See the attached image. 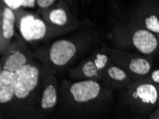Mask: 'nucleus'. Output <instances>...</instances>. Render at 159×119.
<instances>
[{
  "label": "nucleus",
  "mask_w": 159,
  "mask_h": 119,
  "mask_svg": "<svg viewBox=\"0 0 159 119\" xmlns=\"http://www.w3.org/2000/svg\"><path fill=\"white\" fill-rule=\"evenodd\" d=\"M119 49L152 56L159 48V39L151 31L129 21L120 22L108 34Z\"/></svg>",
  "instance_id": "nucleus-1"
},
{
  "label": "nucleus",
  "mask_w": 159,
  "mask_h": 119,
  "mask_svg": "<svg viewBox=\"0 0 159 119\" xmlns=\"http://www.w3.org/2000/svg\"><path fill=\"white\" fill-rule=\"evenodd\" d=\"M15 14L16 26L25 42H40L58 34L39 13L20 10Z\"/></svg>",
  "instance_id": "nucleus-2"
},
{
  "label": "nucleus",
  "mask_w": 159,
  "mask_h": 119,
  "mask_svg": "<svg viewBox=\"0 0 159 119\" xmlns=\"http://www.w3.org/2000/svg\"><path fill=\"white\" fill-rule=\"evenodd\" d=\"M103 46L109 53L114 64L126 72L134 81L143 79L152 70V56L126 52L119 48H111L106 45Z\"/></svg>",
  "instance_id": "nucleus-3"
},
{
  "label": "nucleus",
  "mask_w": 159,
  "mask_h": 119,
  "mask_svg": "<svg viewBox=\"0 0 159 119\" xmlns=\"http://www.w3.org/2000/svg\"><path fill=\"white\" fill-rule=\"evenodd\" d=\"M126 97L132 110L147 113L159 106V86L135 81L126 88Z\"/></svg>",
  "instance_id": "nucleus-4"
},
{
  "label": "nucleus",
  "mask_w": 159,
  "mask_h": 119,
  "mask_svg": "<svg viewBox=\"0 0 159 119\" xmlns=\"http://www.w3.org/2000/svg\"><path fill=\"white\" fill-rule=\"evenodd\" d=\"M77 45L73 41L62 39L54 42L47 50L34 54V57L42 61L53 71L66 66L77 53Z\"/></svg>",
  "instance_id": "nucleus-5"
},
{
  "label": "nucleus",
  "mask_w": 159,
  "mask_h": 119,
  "mask_svg": "<svg viewBox=\"0 0 159 119\" xmlns=\"http://www.w3.org/2000/svg\"><path fill=\"white\" fill-rule=\"evenodd\" d=\"M43 68L36 58L15 73L14 97L23 100L29 97L39 83Z\"/></svg>",
  "instance_id": "nucleus-6"
},
{
  "label": "nucleus",
  "mask_w": 159,
  "mask_h": 119,
  "mask_svg": "<svg viewBox=\"0 0 159 119\" xmlns=\"http://www.w3.org/2000/svg\"><path fill=\"white\" fill-rule=\"evenodd\" d=\"M38 13L58 34L73 30L78 26L70 9L64 2H59L52 8L46 11H38Z\"/></svg>",
  "instance_id": "nucleus-7"
},
{
  "label": "nucleus",
  "mask_w": 159,
  "mask_h": 119,
  "mask_svg": "<svg viewBox=\"0 0 159 119\" xmlns=\"http://www.w3.org/2000/svg\"><path fill=\"white\" fill-rule=\"evenodd\" d=\"M34 54L21 36H16L5 54L2 56L1 69L16 73L34 59Z\"/></svg>",
  "instance_id": "nucleus-8"
},
{
  "label": "nucleus",
  "mask_w": 159,
  "mask_h": 119,
  "mask_svg": "<svg viewBox=\"0 0 159 119\" xmlns=\"http://www.w3.org/2000/svg\"><path fill=\"white\" fill-rule=\"evenodd\" d=\"M158 6V2H142L130 14L128 21L151 31L159 39Z\"/></svg>",
  "instance_id": "nucleus-9"
},
{
  "label": "nucleus",
  "mask_w": 159,
  "mask_h": 119,
  "mask_svg": "<svg viewBox=\"0 0 159 119\" xmlns=\"http://www.w3.org/2000/svg\"><path fill=\"white\" fill-rule=\"evenodd\" d=\"M102 94V86L93 80H81L69 87V95L71 101L77 104H84L95 101Z\"/></svg>",
  "instance_id": "nucleus-10"
},
{
  "label": "nucleus",
  "mask_w": 159,
  "mask_h": 119,
  "mask_svg": "<svg viewBox=\"0 0 159 119\" xmlns=\"http://www.w3.org/2000/svg\"><path fill=\"white\" fill-rule=\"evenodd\" d=\"M16 14L1 2L0 53L4 55L10 47L16 35Z\"/></svg>",
  "instance_id": "nucleus-11"
},
{
  "label": "nucleus",
  "mask_w": 159,
  "mask_h": 119,
  "mask_svg": "<svg viewBox=\"0 0 159 119\" xmlns=\"http://www.w3.org/2000/svg\"><path fill=\"white\" fill-rule=\"evenodd\" d=\"M43 71L45 79L44 89L41 98V108L44 111H48L52 109L57 103V81L55 72L53 71L47 64H43Z\"/></svg>",
  "instance_id": "nucleus-12"
},
{
  "label": "nucleus",
  "mask_w": 159,
  "mask_h": 119,
  "mask_svg": "<svg viewBox=\"0 0 159 119\" xmlns=\"http://www.w3.org/2000/svg\"><path fill=\"white\" fill-rule=\"evenodd\" d=\"M102 80L108 88L112 89H126L134 82V80L126 72L113 62L106 68Z\"/></svg>",
  "instance_id": "nucleus-13"
},
{
  "label": "nucleus",
  "mask_w": 159,
  "mask_h": 119,
  "mask_svg": "<svg viewBox=\"0 0 159 119\" xmlns=\"http://www.w3.org/2000/svg\"><path fill=\"white\" fill-rule=\"evenodd\" d=\"M74 79L81 80H93L99 81L102 79V74L98 71L91 57L84 61L69 71Z\"/></svg>",
  "instance_id": "nucleus-14"
},
{
  "label": "nucleus",
  "mask_w": 159,
  "mask_h": 119,
  "mask_svg": "<svg viewBox=\"0 0 159 119\" xmlns=\"http://www.w3.org/2000/svg\"><path fill=\"white\" fill-rule=\"evenodd\" d=\"M15 73L0 69V102L5 104L14 98Z\"/></svg>",
  "instance_id": "nucleus-15"
},
{
  "label": "nucleus",
  "mask_w": 159,
  "mask_h": 119,
  "mask_svg": "<svg viewBox=\"0 0 159 119\" xmlns=\"http://www.w3.org/2000/svg\"><path fill=\"white\" fill-rule=\"evenodd\" d=\"M1 2L15 12L27 9H35L37 7L36 0H4Z\"/></svg>",
  "instance_id": "nucleus-16"
},
{
  "label": "nucleus",
  "mask_w": 159,
  "mask_h": 119,
  "mask_svg": "<svg viewBox=\"0 0 159 119\" xmlns=\"http://www.w3.org/2000/svg\"><path fill=\"white\" fill-rule=\"evenodd\" d=\"M91 58H92L93 62H94L98 70L102 73V75L106 68L112 62L109 53H108V51L105 48H103V50L102 51V52H95L94 54L91 56Z\"/></svg>",
  "instance_id": "nucleus-17"
},
{
  "label": "nucleus",
  "mask_w": 159,
  "mask_h": 119,
  "mask_svg": "<svg viewBox=\"0 0 159 119\" xmlns=\"http://www.w3.org/2000/svg\"><path fill=\"white\" fill-rule=\"evenodd\" d=\"M139 81H141L146 83L152 84L159 86V69H152L149 72V74L146 76L143 79Z\"/></svg>",
  "instance_id": "nucleus-18"
},
{
  "label": "nucleus",
  "mask_w": 159,
  "mask_h": 119,
  "mask_svg": "<svg viewBox=\"0 0 159 119\" xmlns=\"http://www.w3.org/2000/svg\"><path fill=\"white\" fill-rule=\"evenodd\" d=\"M58 3L55 0H37V6L39 11H46L52 8Z\"/></svg>",
  "instance_id": "nucleus-19"
},
{
  "label": "nucleus",
  "mask_w": 159,
  "mask_h": 119,
  "mask_svg": "<svg viewBox=\"0 0 159 119\" xmlns=\"http://www.w3.org/2000/svg\"><path fill=\"white\" fill-rule=\"evenodd\" d=\"M149 119H159V106L156 110L151 114Z\"/></svg>",
  "instance_id": "nucleus-20"
},
{
  "label": "nucleus",
  "mask_w": 159,
  "mask_h": 119,
  "mask_svg": "<svg viewBox=\"0 0 159 119\" xmlns=\"http://www.w3.org/2000/svg\"><path fill=\"white\" fill-rule=\"evenodd\" d=\"M158 16H159V6H158Z\"/></svg>",
  "instance_id": "nucleus-21"
},
{
  "label": "nucleus",
  "mask_w": 159,
  "mask_h": 119,
  "mask_svg": "<svg viewBox=\"0 0 159 119\" xmlns=\"http://www.w3.org/2000/svg\"><path fill=\"white\" fill-rule=\"evenodd\" d=\"M135 119H136V118H135Z\"/></svg>",
  "instance_id": "nucleus-22"
}]
</instances>
